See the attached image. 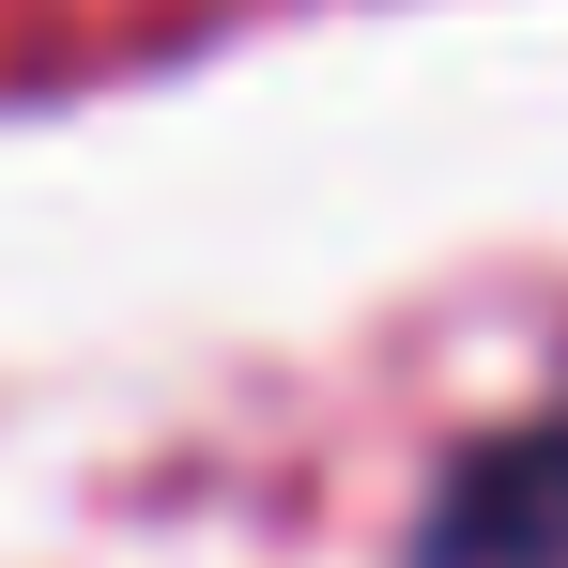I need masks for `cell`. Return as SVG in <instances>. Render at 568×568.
I'll return each mask as SVG.
<instances>
[{
    "mask_svg": "<svg viewBox=\"0 0 568 568\" xmlns=\"http://www.w3.org/2000/svg\"><path fill=\"white\" fill-rule=\"evenodd\" d=\"M399 568H568V415H523L430 476Z\"/></svg>",
    "mask_w": 568,
    "mask_h": 568,
    "instance_id": "obj_1",
    "label": "cell"
}]
</instances>
